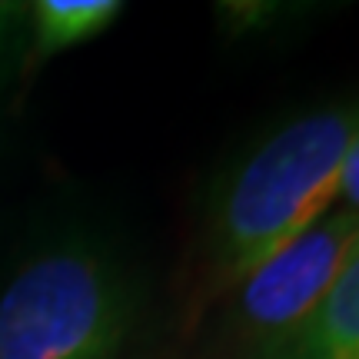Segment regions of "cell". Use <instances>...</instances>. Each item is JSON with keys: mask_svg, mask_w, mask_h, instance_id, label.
<instances>
[{"mask_svg": "<svg viewBox=\"0 0 359 359\" xmlns=\"http://www.w3.org/2000/svg\"><path fill=\"white\" fill-rule=\"evenodd\" d=\"M359 140V100L333 103L276 130L233 170L213 200L217 286H240L333 210L339 170Z\"/></svg>", "mask_w": 359, "mask_h": 359, "instance_id": "obj_1", "label": "cell"}, {"mask_svg": "<svg viewBox=\"0 0 359 359\" xmlns=\"http://www.w3.org/2000/svg\"><path fill=\"white\" fill-rule=\"evenodd\" d=\"M130 330L127 283L93 250H50L0 290V359H120Z\"/></svg>", "mask_w": 359, "mask_h": 359, "instance_id": "obj_2", "label": "cell"}, {"mask_svg": "<svg viewBox=\"0 0 359 359\" xmlns=\"http://www.w3.org/2000/svg\"><path fill=\"white\" fill-rule=\"evenodd\" d=\"M359 257V210H330L236 290L233 333L253 356L280 343L316 309L339 273Z\"/></svg>", "mask_w": 359, "mask_h": 359, "instance_id": "obj_3", "label": "cell"}, {"mask_svg": "<svg viewBox=\"0 0 359 359\" xmlns=\"http://www.w3.org/2000/svg\"><path fill=\"white\" fill-rule=\"evenodd\" d=\"M246 359H359V257L296 330Z\"/></svg>", "mask_w": 359, "mask_h": 359, "instance_id": "obj_4", "label": "cell"}, {"mask_svg": "<svg viewBox=\"0 0 359 359\" xmlns=\"http://www.w3.org/2000/svg\"><path fill=\"white\" fill-rule=\"evenodd\" d=\"M116 0H37L30 4V40L27 67L43 64L77 43L93 40L120 17Z\"/></svg>", "mask_w": 359, "mask_h": 359, "instance_id": "obj_5", "label": "cell"}, {"mask_svg": "<svg viewBox=\"0 0 359 359\" xmlns=\"http://www.w3.org/2000/svg\"><path fill=\"white\" fill-rule=\"evenodd\" d=\"M30 40V4H0V74H7L17 57L27 60Z\"/></svg>", "mask_w": 359, "mask_h": 359, "instance_id": "obj_6", "label": "cell"}, {"mask_svg": "<svg viewBox=\"0 0 359 359\" xmlns=\"http://www.w3.org/2000/svg\"><path fill=\"white\" fill-rule=\"evenodd\" d=\"M339 203L346 210H359V140L349 147L343 170H339Z\"/></svg>", "mask_w": 359, "mask_h": 359, "instance_id": "obj_7", "label": "cell"}]
</instances>
